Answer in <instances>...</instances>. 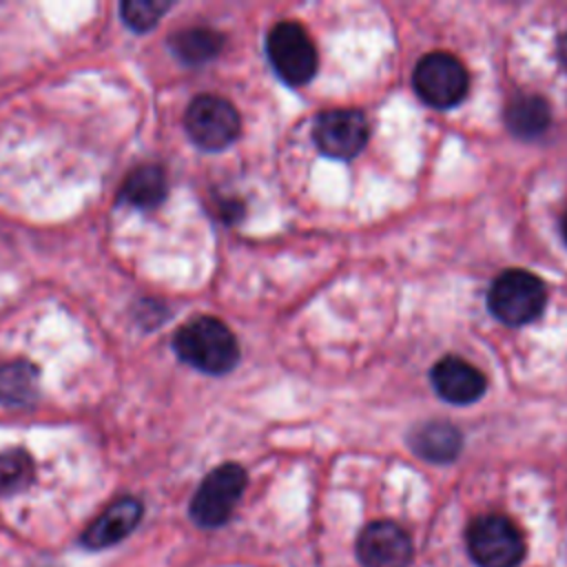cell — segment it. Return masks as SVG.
Returning <instances> with one entry per match:
<instances>
[{"instance_id":"cell-13","label":"cell","mask_w":567,"mask_h":567,"mask_svg":"<svg viewBox=\"0 0 567 567\" xmlns=\"http://www.w3.org/2000/svg\"><path fill=\"white\" fill-rule=\"evenodd\" d=\"M551 109L545 97L536 93H518L505 106V124L520 140H534L547 131Z\"/></svg>"},{"instance_id":"cell-4","label":"cell","mask_w":567,"mask_h":567,"mask_svg":"<svg viewBox=\"0 0 567 567\" xmlns=\"http://www.w3.org/2000/svg\"><path fill=\"white\" fill-rule=\"evenodd\" d=\"M414 93L432 109H452L465 100L470 75L463 62L447 51L423 55L412 73Z\"/></svg>"},{"instance_id":"cell-3","label":"cell","mask_w":567,"mask_h":567,"mask_svg":"<svg viewBox=\"0 0 567 567\" xmlns=\"http://www.w3.org/2000/svg\"><path fill=\"white\" fill-rule=\"evenodd\" d=\"M465 540L478 567H516L525 556L520 529L503 514L476 516L467 527Z\"/></svg>"},{"instance_id":"cell-15","label":"cell","mask_w":567,"mask_h":567,"mask_svg":"<svg viewBox=\"0 0 567 567\" xmlns=\"http://www.w3.org/2000/svg\"><path fill=\"white\" fill-rule=\"evenodd\" d=\"M224 47L221 33L206 27H188L171 35L173 53L188 64H204L213 60Z\"/></svg>"},{"instance_id":"cell-6","label":"cell","mask_w":567,"mask_h":567,"mask_svg":"<svg viewBox=\"0 0 567 567\" xmlns=\"http://www.w3.org/2000/svg\"><path fill=\"white\" fill-rule=\"evenodd\" d=\"M246 487V472L237 463H224L206 474L190 501V518L202 527L224 525Z\"/></svg>"},{"instance_id":"cell-14","label":"cell","mask_w":567,"mask_h":567,"mask_svg":"<svg viewBox=\"0 0 567 567\" xmlns=\"http://www.w3.org/2000/svg\"><path fill=\"white\" fill-rule=\"evenodd\" d=\"M120 195L135 208L153 210L166 197V175L157 164H142L126 175Z\"/></svg>"},{"instance_id":"cell-20","label":"cell","mask_w":567,"mask_h":567,"mask_svg":"<svg viewBox=\"0 0 567 567\" xmlns=\"http://www.w3.org/2000/svg\"><path fill=\"white\" fill-rule=\"evenodd\" d=\"M563 237H565V241H567V213H565V217H563Z\"/></svg>"},{"instance_id":"cell-9","label":"cell","mask_w":567,"mask_h":567,"mask_svg":"<svg viewBox=\"0 0 567 567\" xmlns=\"http://www.w3.org/2000/svg\"><path fill=\"white\" fill-rule=\"evenodd\" d=\"M357 556L363 567H405L412 556V543L396 523L374 520L359 534Z\"/></svg>"},{"instance_id":"cell-16","label":"cell","mask_w":567,"mask_h":567,"mask_svg":"<svg viewBox=\"0 0 567 567\" xmlns=\"http://www.w3.org/2000/svg\"><path fill=\"white\" fill-rule=\"evenodd\" d=\"M38 372L27 361H9L0 365V403L11 408L29 405L35 399Z\"/></svg>"},{"instance_id":"cell-2","label":"cell","mask_w":567,"mask_h":567,"mask_svg":"<svg viewBox=\"0 0 567 567\" xmlns=\"http://www.w3.org/2000/svg\"><path fill=\"white\" fill-rule=\"evenodd\" d=\"M545 303V284L520 268L503 270L487 290V308L505 326L532 323L543 315Z\"/></svg>"},{"instance_id":"cell-11","label":"cell","mask_w":567,"mask_h":567,"mask_svg":"<svg viewBox=\"0 0 567 567\" xmlns=\"http://www.w3.org/2000/svg\"><path fill=\"white\" fill-rule=\"evenodd\" d=\"M142 518V503L137 498L124 496L111 503L82 534V543L91 549H102L126 538Z\"/></svg>"},{"instance_id":"cell-1","label":"cell","mask_w":567,"mask_h":567,"mask_svg":"<svg viewBox=\"0 0 567 567\" xmlns=\"http://www.w3.org/2000/svg\"><path fill=\"white\" fill-rule=\"evenodd\" d=\"M175 354L204 374H226L239 361V343L217 317H195L173 337Z\"/></svg>"},{"instance_id":"cell-18","label":"cell","mask_w":567,"mask_h":567,"mask_svg":"<svg viewBox=\"0 0 567 567\" xmlns=\"http://www.w3.org/2000/svg\"><path fill=\"white\" fill-rule=\"evenodd\" d=\"M171 7H173L171 2L128 0V2H122L120 13H122V20H124V24H126L128 29L142 33V31L153 29Z\"/></svg>"},{"instance_id":"cell-12","label":"cell","mask_w":567,"mask_h":567,"mask_svg":"<svg viewBox=\"0 0 567 567\" xmlns=\"http://www.w3.org/2000/svg\"><path fill=\"white\" fill-rule=\"evenodd\" d=\"M410 445L414 454L430 463H447L458 456L463 447V434L447 421H427L412 432Z\"/></svg>"},{"instance_id":"cell-7","label":"cell","mask_w":567,"mask_h":567,"mask_svg":"<svg viewBox=\"0 0 567 567\" xmlns=\"http://www.w3.org/2000/svg\"><path fill=\"white\" fill-rule=\"evenodd\" d=\"M184 126L188 137L199 148L221 151L237 140L241 131V117L228 100L204 93L188 104Z\"/></svg>"},{"instance_id":"cell-19","label":"cell","mask_w":567,"mask_h":567,"mask_svg":"<svg viewBox=\"0 0 567 567\" xmlns=\"http://www.w3.org/2000/svg\"><path fill=\"white\" fill-rule=\"evenodd\" d=\"M556 55H558V64L563 66V71L567 73V31L558 38L556 42Z\"/></svg>"},{"instance_id":"cell-5","label":"cell","mask_w":567,"mask_h":567,"mask_svg":"<svg viewBox=\"0 0 567 567\" xmlns=\"http://www.w3.org/2000/svg\"><path fill=\"white\" fill-rule=\"evenodd\" d=\"M266 53L275 69V73L288 86H303L317 73V49L306 33V29L297 22L284 20L277 22L266 38Z\"/></svg>"},{"instance_id":"cell-17","label":"cell","mask_w":567,"mask_h":567,"mask_svg":"<svg viewBox=\"0 0 567 567\" xmlns=\"http://www.w3.org/2000/svg\"><path fill=\"white\" fill-rule=\"evenodd\" d=\"M33 476V463L22 450H7L0 454V492L11 494L22 489Z\"/></svg>"},{"instance_id":"cell-10","label":"cell","mask_w":567,"mask_h":567,"mask_svg":"<svg viewBox=\"0 0 567 567\" xmlns=\"http://www.w3.org/2000/svg\"><path fill=\"white\" fill-rule=\"evenodd\" d=\"M430 381L434 392L454 405L476 403L487 388L483 372L461 357H443L432 365Z\"/></svg>"},{"instance_id":"cell-8","label":"cell","mask_w":567,"mask_h":567,"mask_svg":"<svg viewBox=\"0 0 567 567\" xmlns=\"http://www.w3.org/2000/svg\"><path fill=\"white\" fill-rule=\"evenodd\" d=\"M368 120L359 109H328L312 124L317 148L332 159H352L368 142Z\"/></svg>"}]
</instances>
